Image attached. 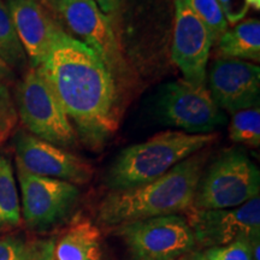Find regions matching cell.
I'll use <instances>...</instances> for the list:
<instances>
[{"instance_id": "6da1fadb", "label": "cell", "mask_w": 260, "mask_h": 260, "mask_svg": "<svg viewBox=\"0 0 260 260\" xmlns=\"http://www.w3.org/2000/svg\"><path fill=\"white\" fill-rule=\"evenodd\" d=\"M63 106L77 139L100 151L118 129L115 79L104 61L64 30L38 68Z\"/></svg>"}, {"instance_id": "7a4b0ae2", "label": "cell", "mask_w": 260, "mask_h": 260, "mask_svg": "<svg viewBox=\"0 0 260 260\" xmlns=\"http://www.w3.org/2000/svg\"><path fill=\"white\" fill-rule=\"evenodd\" d=\"M207 158L209 152L203 149L178 162L157 180L129 189L111 190L100 201L98 223L118 226L136 220L187 212L193 206Z\"/></svg>"}, {"instance_id": "3957f363", "label": "cell", "mask_w": 260, "mask_h": 260, "mask_svg": "<svg viewBox=\"0 0 260 260\" xmlns=\"http://www.w3.org/2000/svg\"><path fill=\"white\" fill-rule=\"evenodd\" d=\"M217 138L213 133L165 132L129 146L121 151L107 170L106 186L111 190H123L157 180L178 162L203 151Z\"/></svg>"}, {"instance_id": "277c9868", "label": "cell", "mask_w": 260, "mask_h": 260, "mask_svg": "<svg viewBox=\"0 0 260 260\" xmlns=\"http://www.w3.org/2000/svg\"><path fill=\"white\" fill-rule=\"evenodd\" d=\"M259 191L256 165L241 149H225L201 175L191 209H233L258 198Z\"/></svg>"}, {"instance_id": "5b68a950", "label": "cell", "mask_w": 260, "mask_h": 260, "mask_svg": "<svg viewBox=\"0 0 260 260\" xmlns=\"http://www.w3.org/2000/svg\"><path fill=\"white\" fill-rule=\"evenodd\" d=\"M16 105L19 118L30 134L61 148L76 146V133L38 68H30L19 82Z\"/></svg>"}, {"instance_id": "8992f818", "label": "cell", "mask_w": 260, "mask_h": 260, "mask_svg": "<svg viewBox=\"0 0 260 260\" xmlns=\"http://www.w3.org/2000/svg\"><path fill=\"white\" fill-rule=\"evenodd\" d=\"M128 260H178L197 247L186 217H153L116 226Z\"/></svg>"}, {"instance_id": "52a82bcc", "label": "cell", "mask_w": 260, "mask_h": 260, "mask_svg": "<svg viewBox=\"0 0 260 260\" xmlns=\"http://www.w3.org/2000/svg\"><path fill=\"white\" fill-rule=\"evenodd\" d=\"M154 112L161 124L175 126L187 134H211L226 121L207 87H194L184 80L161 87Z\"/></svg>"}, {"instance_id": "ba28073f", "label": "cell", "mask_w": 260, "mask_h": 260, "mask_svg": "<svg viewBox=\"0 0 260 260\" xmlns=\"http://www.w3.org/2000/svg\"><path fill=\"white\" fill-rule=\"evenodd\" d=\"M22 213L27 225L46 230L67 219L80 198L77 186L67 181L29 174L17 167Z\"/></svg>"}, {"instance_id": "9c48e42d", "label": "cell", "mask_w": 260, "mask_h": 260, "mask_svg": "<svg viewBox=\"0 0 260 260\" xmlns=\"http://www.w3.org/2000/svg\"><path fill=\"white\" fill-rule=\"evenodd\" d=\"M187 222L197 245L205 248L235 241L260 239V199L247 201L233 209L187 211Z\"/></svg>"}, {"instance_id": "30bf717a", "label": "cell", "mask_w": 260, "mask_h": 260, "mask_svg": "<svg viewBox=\"0 0 260 260\" xmlns=\"http://www.w3.org/2000/svg\"><path fill=\"white\" fill-rule=\"evenodd\" d=\"M56 11L77 40L95 52L112 76L122 73L124 63L118 41L107 16L93 0H63Z\"/></svg>"}, {"instance_id": "8fae6325", "label": "cell", "mask_w": 260, "mask_h": 260, "mask_svg": "<svg viewBox=\"0 0 260 260\" xmlns=\"http://www.w3.org/2000/svg\"><path fill=\"white\" fill-rule=\"evenodd\" d=\"M213 41L209 29L188 4L175 0V25L171 57L183 74V80L194 87H207V61Z\"/></svg>"}, {"instance_id": "7c38bea8", "label": "cell", "mask_w": 260, "mask_h": 260, "mask_svg": "<svg viewBox=\"0 0 260 260\" xmlns=\"http://www.w3.org/2000/svg\"><path fill=\"white\" fill-rule=\"evenodd\" d=\"M16 162L29 174L75 186L88 183L93 177V168L82 158L25 132L16 136Z\"/></svg>"}, {"instance_id": "4fadbf2b", "label": "cell", "mask_w": 260, "mask_h": 260, "mask_svg": "<svg viewBox=\"0 0 260 260\" xmlns=\"http://www.w3.org/2000/svg\"><path fill=\"white\" fill-rule=\"evenodd\" d=\"M209 92L220 110L236 113L259 106L260 68L245 60L219 58L206 75Z\"/></svg>"}, {"instance_id": "5bb4252c", "label": "cell", "mask_w": 260, "mask_h": 260, "mask_svg": "<svg viewBox=\"0 0 260 260\" xmlns=\"http://www.w3.org/2000/svg\"><path fill=\"white\" fill-rule=\"evenodd\" d=\"M16 32L31 68H39L63 30L40 0H8Z\"/></svg>"}, {"instance_id": "9a60e30c", "label": "cell", "mask_w": 260, "mask_h": 260, "mask_svg": "<svg viewBox=\"0 0 260 260\" xmlns=\"http://www.w3.org/2000/svg\"><path fill=\"white\" fill-rule=\"evenodd\" d=\"M54 260H105L103 236L92 220L77 217L53 245Z\"/></svg>"}, {"instance_id": "2e32d148", "label": "cell", "mask_w": 260, "mask_h": 260, "mask_svg": "<svg viewBox=\"0 0 260 260\" xmlns=\"http://www.w3.org/2000/svg\"><path fill=\"white\" fill-rule=\"evenodd\" d=\"M218 52L222 58L239 60H260V22L258 18L243 19L228 29L219 40Z\"/></svg>"}, {"instance_id": "e0dca14e", "label": "cell", "mask_w": 260, "mask_h": 260, "mask_svg": "<svg viewBox=\"0 0 260 260\" xmlns=\"http://www.w3.org/2000/svg\"><path fill=\"white\" fill-rule=\"evenodd\" d=\"M21 223V205L14 177V169L8 158L0 157V229Z\"/></svg>"}, {"instance_id": "ac0fdd59", "label": "cell", "mask_w": 260, "mask_h": 260, "mask_svg": "<svg viewBox=\"0 0 260 260\" xmlns=\"http://www.w3.org/2000/svg\"><path fill=\"white\" fill-rule=\"evenodd\" d=\"M0 58L10 68H19L25 63L24 48L16 32L14 21L4 0H0Z\"/></svg>"}, {"instance_id": "d6986e66", "label": "cell", "mask_w": 260, "mask_h": 260, "mask_svg": "<svg viewBox=\"0 0 260 260\" xmlns=\"http://www.w3.org/2000/svg\"><path fill=\"white\" fill-rule=\"evenodd\" d=\"M229 136L236 144L258 147L260 145L259 106L234 113L229 125Z\"/></svg>"}, {"instance_id": "ffe728a7", "label": "cell", "mask_w": 260, "mask_h": 260, "mask_svg": "<svg viewBox=\"0 0 260 260\" xmlns=\"http://www.w3.org/2000/svg\"><path fill=\"white\" fill-rule=\"evenodd\" d=\"M195 15L209 29L213 44L228 30V22L217 0H187Z\"/></svg>"}, {"instance_id": "44dd1931", "label": "cell", "mask_w": 260, "mask_h": 260, "mask_svg": "<svg viewBox=\"0 0 260 260\" xmlns=\"http://www.w3.org/2000/svg\"><path fill=\"white\" fill-rule=\"evenodd\" d=\"M47 245V243H46ZM46 245L32 247L21 237L8 236L0 239V260H41Z\"/></svg>"}, {"instance_id": "7402d4cb", "label": "cell", "mask_w": 260, "mask_h": 260, "mask_svg": "<svg viewBox=\"0 0 260 260\" xmlns=\"http://www.w3.org/2000/svg\"><path fill=\"white\" fill-rule=\"evenodd\" d=\"M204 254L207 260H254L251 243L247 241H235L229 245L211 247Z\"/></svg>"}, {"instance_id": "603a6c76", "label": "cell", "mask_w": 260, "mask_h": 260, "mask_svg": "<svg viewBox=\"0 0 260 260\" xmlns=\"http://www.w3.org/2000/svg\"><path fill=\"white\" fill-rule=\"evenodd\" d=\"M17 122V111L4 80L0 77V139L4 140Z\"/></svg>"}, {"instance_id": "cb8c5ba5", "label": "cell", "mask_w": 260, "mask_h": 260, "mask_svg": "<svg viewBox=\"0 0 260 260\" xmlns=\"http://www.w3.org/2000/svg\"><path fill=\"white\" fill-rule=\"evenodd\" d=\"M222 9L228 24H237L241 22L249 10L247 0H217Z\"/></svg>"}, {"instance_id": "d4e9b609", "label": "cell", "mask_w": 260, "mask_h": 260, "mask_svg": "<svg viewBox=\"0 0 260 260\" xmlns=\"http://www.w3.org/2000/svg\"><path fill=\"white\" fill-rule=\"evenodd\" d=\"M105 15H111L117 9V0H93Z\"/></svg>"}, {"instance_id": "484cf974", "label": "cell", "mask_w": 260, "mask_h": 260, "mask_svg": "<svg viewBox=\"0 0 260 260\" xmlns=\"http://www.w3.org/2000/svg\"><path fill=\"white\" fill-rule=\"evenodd\" d=\"M11 74H12L11 68H10L5 61L0 58V77H2L3 80H5L11 76Z\"/></svg>"}, {"instance_id": "4316f807", "label": "cell", "mask_w": 260, "mask_h": 260, "mask_svg": "<svg viewBox=\"0 0 260 260\" xmlns=\"http://www.w3.org/2000/svg\"><path fill=\"white\" fill-rule=\"evenodd\" d=\"M41 260H54L53 258V243H47L46 249H45L44 256Z\"/></svg>"}, {"instance_id": "83f0119b", "label": "cell", "mask_w": 260, "mask_h": 260, "mask_svg": "<svg viewBox=\"0 0 260 260\" xmlns=\"http://www.w3.org/2000/svg\"><path fill=\"white\" fill-rule=\"evenodd\" d=\"M40 2H41L42 4H44L45 6H48V8L56 10L57 6L59 5L60 3L63 2V0H40Z\"/></svg>"}, {"instance_id": "f1b7e54d", "label": "cell", "mask_w": 260, "mask_h": 260, "mask_svg": "<svg viewBox=\"0 0 260 260\" xmlns=\"http://www.w3.org/2000/svg\"><path fill=\"white\" fill-rule=\"evenodd\" d=\"M188 260H207L205 256L204 252H194L191 253V255L188 256Z\"/></svg>"}, {"instance_id": "f546056e", "label": "cell", "mask_w": 260, "mask_h": 260, "mask_svg": "<svg viewBox=\"0 0 260 260\" xmlns=\"http://www.w3.org/2000/svg\"><path fill=\"white\" fill-rule=\"evenodd\" d=\"M248 2L249 6H253V8L259 9V0H247Z\"/></svg>"}, {"instance_id": "4dcf8cb0", "label": "cell", "mask_w": 260, "mask_h": 260, "mask_svg": "<svg viewBox=\"0 0 260 260\" xmlns=\"http://www.w3.org/2000/svg\"><path fill=\"white\" fill-rule=\"evenodd\" d=\"M178 260H188V256L184 255V256H182V258H180Z\"/></svg>"}, {"instance_id": "1f68e13d", "label": "cell", "mask_w": 260, "mask_h": 260, "mask_svg": "<svg viewBox=\"0 0 260 260\" xmlns=\"http://www.w3.org/2000/svg\"><path fill=\"white\" fill-rule=\"evenodd\" d=\"M2 141H3V140H2V139H0V142H2Z\"/></svg>"}]
</instances>
